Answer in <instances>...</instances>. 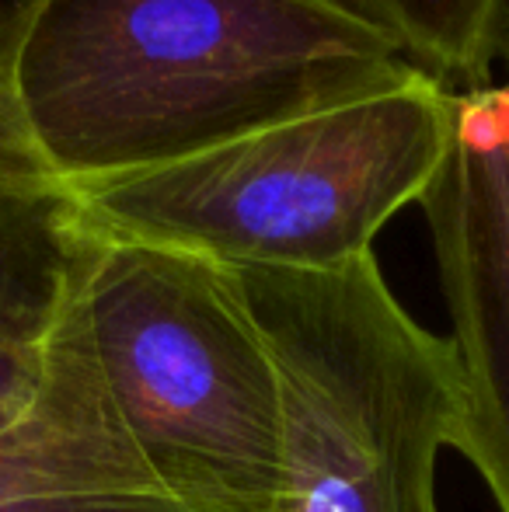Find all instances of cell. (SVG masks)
<instances>
[{"mask_svg":"<svg viewBox=\"0 0 509 512\" xmlns=\"http://www.w3.org/2000/svg\"><path fill=\"white\" fill-rule=\"evenodd\" d=\"M415 74L346 0H46L7 98L77 196Z\"/></svg>","mask_w":509,"mask_h":512,"instance_id":"obj_1","label":"cell"},{"mask_svg":"<svg viewBox=\"0 0 509 512\" xmlns=\"http://www.w3.org/2000/svg\"><path fill=\"white\" fill-rule=\"evenodd\" d=\"M0 512H283L147 450L74 317L35 370H0Z\"/></svg>","mask_w":509,"mask_h":512,"instance_id":"obj_5","label":"cell"},{"mask_svg":"<svg viewBox=\"0 0 509 512\" xmlns=\"http://www.w3.org/2000/svg\"><path fill=\"white\" fill-rule=\"evenodd\" d=\"M450 95L492 84L506 0H346Z\"/></svg>","mask_w":509,"mask_h":512,"instance_id":"obj_7","label":"cell"},{"mask_svg":"<svg viewBox=\"0 0 509 512\" xmlns=\"http://www.w3.org/2000/svg\"><path fill=\"white\" fill-rule=\"evenodd\" d=\"M464 377L454 450L509 512V88L450 98V140L419 199Z\"/></svg>","mask_w":509,"mask_h":512,"instance_id":"obj_6","label":"cell"},{"mask_svg":"<svg viewBox=\"0 0 509 512\" xmlns=\"http://www.w3.org/2000/svg\"><path fill=\"white\" fill-rule=\"evenodd\" d=\"M496 63L503 67V81L509 88V0H506V11H503V25H499V39H496Z\"/></svg>","mask_w":509,"mask_h":512,"instance_id":"obj_9","label":"cell"},{"mask_svg":"<svg viewBox=\"0 0 509 512\" xmlns=\"http://www.w3.org/2000/svg\"><path fill=\"white\" fill-rule=\"evenodd\" d=\"M238 276L283 391V512H440L436 460L464 418L454 342L401 307L374 251Z\"/></svg>","mask_w":509,"mask_h":512,"instance_id":"obj_3","label":"cell"},{"mask_svg":"<svg viewBox=\"0 0 509 512\" xmlns=\"http://www.w3.org/2000/svg\"><path fill=\"white\" fill-rule=\"evenodd\" d=\"M450 91L426 74L171 168L77 192L98 234L234 269H339L419 203L450 140Z\"/></svg>","mask_w":509,"mask_h":512,"instance_id":"obj_2","label":"cell"},{"mask_svg":"<svg viewBox=\"0 0 509 512\" xmlns=\"http://www.w3.org/2000/svg\"><path fill=\"white\" fill-rule=\"evenodd\" d=\"M42 7H46V0H0V95L4 98L11 88L18 49Z\"/></svg>","mask_w":509,"mask_h":512,"instance_id":"obj_8","label":"cell"},{"mask_svg":"<svg viewBox=\"0 0 509 512\" xmlns=\"http://www.w3.org/2000/svg\"><path fill=\"white\" fill-rule=\"evenodd\" d=\"M91 345L147 450L286 502L283 391L234 265L91 230Z\"/></svg>","mask_w":509,"mask_h":512,"instance_id":"obj_4","label":"cell"}]
</instances>
